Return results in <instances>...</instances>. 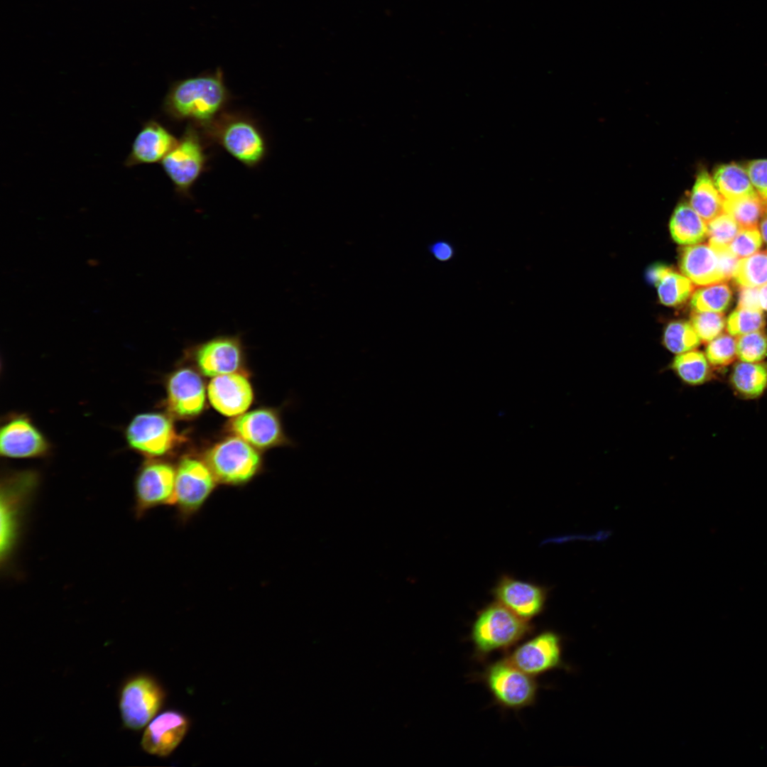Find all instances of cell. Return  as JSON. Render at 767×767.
<instances>
[{
  "label": "cell",
  "mask_w": 767,
  "mask_h": 767,
  "mask_svg": "<svg viewBox=\"0 0 767 767\" xmlns=\"http://www.w3.org/2000/svg\"><path fill=\"white\" fill-rule=\"evenodd\" d=\"M232 99L224 72H212L173 81L162 102L161 110L170 120L188 121L203 128L225 111Z\"/></svg>",
  "instance_id": "6da1fadb"
},
{
  "label": "cell",
  "mask_w": 767,
  "mask_h": 767,
  "mask_svg": "<svg viewBox=\"0 0 767 767\" xmlns=\"http://www.w3.org/2000/svg\"><path fill=\"white\" fill-rule=\"evenodd\" d=\"M200 129L207 142L217 143L249 168L259 165L267 156L266 135L257 121L248 114L224 111Z\"/></svg>",
  "instance_id": "7a4b0ae2"
},
{
  "label": "cell",
  "mask_w": 767,
  "mask_h": 767,
  "mask_svg": "<svg viewBox=\"0 0 767 767\" xmlns=\"http://www.w3.org/2000/svg\"><path fill=\"white\" fill-rule=\"evenodd\" d=\"M531 631L528 621L496 602L479 612L471 638L476 653L483 657L494 651L511 647Z\"/></svg>",
  "instance_id": "3957f363"
},
{
  "label": "cell",
  "mask_w": 767,
  "mask_h": 767,
  "mask_svg": "<svg viewBox=\"0 0 767 767\" xmlns=\"http://www.w3.org/2000/svg\"><path fill=\"white\" fill-rule=\"evenodd\" d=\"M207 142L200 129L188 124L175 146L161 163L180 197H191L192 187L206 170L209 161Z\"/></svg>",
  "instance_id": "277c9868"
},
{
  "label": "cell",
  "mask_w": 767,
  "mask_h": 767,
  "mask_svg": "<svg viewBox=\"0 0 767 767\" xmlns=\"http://www.w3.org/2000/svg\"><path fill=\"white\" fill-rule=\"evenodd\" d=\"M205 462L218 483L231 486L247 484L261 467L257 451L238 436L214 445L206 453Z\"/></svg>",
  "instance_id": "5b68a950"
},
{
  "label": "cell",
  "mask_w": 767,
  "mask_h": 767,
  "mask_svg": "<svg viewBox=\"0 0 767 767\" xmlns=\"http://www.w3.org/2000/svg\"><path fill=\"white\" fill-rule=\"evenodd\" d=\"M217 483L205 462L189 457L180 461L175 473L174 503L180 523L188 522L198 513Z\"/></svg>",
  "instance_id": "8992f818"
},
{
  "label": "cell",
  "mask_w": 767,
  "mask_h": 767,
  "mask_svg": "<svg viewBox=\"0 0 767 767\" xmlns=\"http://www.w3.org/2000/svg\"><path fill=\"white\" fill-rule=\"evenodd\" d=\"M483 680L496 702L505 708L518 709L534 703L538 683L506 658L489 665Z\"/></svg>",
  "instance_id": "52a82bcc"
},
{
  "label": "cell",
  "mask_w": 767,
  "mask_h": 767,
  "mask_svg": "<svg viewBox=\"0 0 767 767\" xmlns=\"http://www.w3.org/2000/svg\"><path fill=\"white\" fill-rule=\"evenodd\" d=\"M738 260L729 249L716 251L709 244L700 243L681 249L679 266L694 285L705 286L731 278Z\"/></svg>",
  "instance_id": "ba28073f"
},
{
  "label": "cell",
  "mask_w": 767,
  "mask_h": 767,
  "mask_svg": "<svg viewBox=\"0 0 767 767\" xmlns=\"http://www.w3.org/2000/svg\"><path fill=\"white\" fill-rule=\"evenodd\" d=\"M176 469L168 463L144 464L134 482V512L137 518L161 506H174Z\"/></svg>",
  "instance_id": "9c48e42d"
},
{
  "label": "cell",
  "mask_w": 767,
  "mask_h": 767,
  "mask_svg": "<svg viewBox=\"0 0 767 767\" xmlns=\"http://www.w3.org/2000/svg\"><path fill=\"white\" fill-rule=\"evenodd\" d=\"M129 447L147 457H160L175 445L178 436L168 417L158 413L134 416L125 430Z\"/></svg>",
  "instance_id": "30bf717a"
},
{
  "label": "cell",
  "mask_w": 767,
  "mask_h": 767,
  "mask_svg": "<svg viewBox=\"0 0 767 767\" xmlns=\"http://www.w3.org/2000/svg\"><path fill=\"white\" fill-rule=\"evenodd\" d=\"M36 484L37 476L29 471L11 473L1 483V558L8 555L13 546L20 513Z\"/></svg>",
  "instance_id": "8fae6325"
},
{
  "label": "cell",
  "mask_w": 767,
  "mask_h": 767,
  "mask_svg": "<svg viewBox=\"0 0 767 767\" xmlns=\"http://www.w3.org/2000/svg\"><path fill=\"white\" fill-rule=\"evenodd\" d=\"M164 695L153 679L138 676L129 680L123 687L119 702L124 726L138 730L145 727L160 709Z\"/></svg>",
  "instance_id": "7c38bea8"
},
{
  "label": "cell",
  "mask_w": 767,
  "mask_h": 767,
  "mask_svg": "<svg viewBox=\"0 0 767 767\" xmlns=\"http://www.w3.org/2000/svg\"><path fill=\"white\" fill-rule=\"evenodd\" d=\"M49 443L26 416L16 415L7 419L0 430V453L8 458H35L45 456Z\"/></svg>",
  "instance_id": "4fadbf2b"
},
{
  "label": "cell",
  "mask_w": 767,
  "mask_h": 767,
  "mask_svg": "<svg viewBox=\"0 0 767 767\" xmlns=\"http://www.w3.org/2000/svg\"><path fill=\"white\" fill-rule=\"evenodd\" d=\"M505 658L527 674L536 676L561 665L560 638L553 631H543L518 646Z\"/></svg>",
  "instance_id": "5bb4252c"
},
{
  "label": "cell",
  "mask_w": 767,
  "mask_h": 767,
  "mask_svg": "<svg viewBox=\"0 0 767 767\" xmlns=\"http://www.w3.org/2000/svg\"><path fill=\"white\" fill-rule=\"evenodd\" d=\"M233 432L253 447L268 448L293 445L284 432L279 413L259 409L236 417L232 424Z\"/></svg>",
  "instance_id": "9a60e30c"
},
{
  "label": "cell",
  "mask_w": 767,
  "mask_h": 767,
  "mask_svg": "<svg viewBox=\"0 0 767 767\" xmlns=\"http://www.w3.org/2000/svg\"><path fill=\"white\" fill-rule=\"evenodd\" d=\"M493 592L497 602L527 621L543 611L547 598L545 587L507 575L499 580Z\"/></svg>",
  "instance_id": "2e32d148"
},
{
  "label": "cell",
  "mask_w": 767,
  "mask_h": 767,
  "mask_svg": "<svg viewBox=\"0 0 767 767\" xmlns=\"http://www.w3.org/2000/svg\"><path fill=\"white\" fill-rule=\"evenodd\" d=\"M178 139L156 119L144 121L136 136L124 165L133 168L161 162L173 150Z\"/></svg>",
  "instance_id": "e0dca14e"
},
{
  "label": "cell",
  "mask_w": 767,
  "mask_h": 767,
  "mask_svg": "<svg viewBox=\"0 0 767 767\" xmlns=\"http://www.w3.org/2000/svg\"><path fill=\"white\" fill-rule=\"evenodd\" d=\"M195 355L202 374L215 377L236 372L241 364L243 349L239 337L220 336L198 345Z\"/></svg>",
  "instance_id": "ac0fdd59"
},
{
  "label": "cell",
  "mask_w": 767,
  "mask_h": 767,
  "mask_svg": "<svg viewBox=\"0 0 767 767\" xmlns=\"http://www.w3.org/2000/svg\"><path fill=\"white\" fill-rule=\"evenodd\" d=\"M167 406L179 417H191L203 409L205 389L200 376L190 369L175 371L167 384Z\"/></svg>",
  "instance_id": "d6986e66"
},
{
  "label": "cell",
  "mask_w": 767,
  "mask_h": 767,
  "mask_svg": "<svg viewBox=\"0 0 767 767\" xmlns=\"http://www.w3.org/2000/svg\"><path fill=\"white\" fill-rule=\"evenodd\" d=\"M207 393L213 407L227 416L241 415L253 399L249 381L236 372L214 377L209 384Z\"/></svg>",
  "instance_id": "ffe728a7"
},
{
  "label": "cell",
  "mask_w": 767,
  "mask_h": 767,
  "mask_svg": "<svg viewBox=\"0 0 767 767\" xmlns=\"http://www.w3.org/2000/svg\"><path fill=\"white\" fill-rule=\"evenodd\" d=\"M187 728V720L182 714L164 712L148 724L141 739L142 748L150 754L168 756L181 742Z\"/></svg>",
  "instance_id": "44dd1931"
},
{
  "label": "cell",
  "mask_w": 767,
  "mask_h": 767,
  "mask_svg": "<svg viewBox=\"0 0 767 767\" xmlns=\"http://www.w3.org/2000/svg\"><path fill=\"white\" fill-rule=\"evenodd\" d=\"M670 231L672 238L679 244H700L707 237V223L690 204L682 203L672 214Z\"/></svg>",
  "instance_id": "7402d4cb"
},
{
  "label": "cell",
  "mask_w": 767,
  "mask_h": 767,
  "mask_svg": "<svg viewBox=\"0 0 767 767\" xmlns=\"http://www.w3.org/2000/svg\"><path fill=\"white\" fill-rule=\"evenodd\" d=\"M724 199L706 170L701 171L695 180L690 205L707 223L724 212Z\"/></svg>",
  "instance_id": "603a6c76"
},
{
  "label": "cell",
  "mask_w": 767,
  "mask_h": 767,
  "mask_svg": "<svg viewBox=\"0 0 767 767\" xmlns=\"http://www.w3.org/2000/svg\"><path fill=\"white\" fill-rule=\"evenodd\" d=\"M712 180L724 200H734L758 193L746 169L735 163L724 164L717 168Z\"/></svg>",
  "instance_id": "cb8c5ba5"
},
{
  "label": "cell",
  "mask_w": 767,
  "mask_h": 767,
  "mask_svg": "<svg viewBox=\"0 0 767 767\" xmlns=\"http://www.w3.org/2000/svg\"><path fill=\"white\" fill-rule=\"evenodd\" d=\"M734 391L746 398L761 396L767 388V365L761 362L736 363L730 376Z\"/></svg>",
  "instance_id": "d4e9b609"
},
{
  "label": "cell",
  "mask_w": 767,
  "mask_h": 767,
  "mask_svg": "<svg viewBox=\"0 0 767 767\" xmlns=\"http://www.w3.org/2000/svg\"><path fill=\"white\" fill-rule=\"evenodd\" d=\"M670 369L683 383L690 386L701 385L710 377L709 363L705 354L695 349L677 354Z\"/></svg>",
  "instance_id": "484cf974"
},
{
  "label": "cell",
  "mask_w": 767,
  "mask_h": 767,
  "mask_svg": "<svg viewBox=\"0 0 767 767\" xmlns=\"http://www.w3.org/2000/svg\"><path fill=\"white\" fill-rule=\"evenodd\" d=\"M723 210L731 215L741 228L758 227L767 212V199L757 193L734 200H724Z\"/></svg>",
  "instance_id": "4316f807"
},
{
  "label": "cell",
  "mask_w": 767,
  "mask_h": 767,
  "mask_svg": "<svg viewBox=\"0 0 767 767\" xmlns=\"http://www.w3.org/2000/svg\"><path fill=\"white\" fill-rule=\"evenodd\" d=\"M731 278L740 288H758L767 283V250L739 259Z\"/></svg>",
  "instance_id": "83f0119b"
},
{
  "label": "cell",
  "mask_w": 767,
  "mask_h": 767,
  "mask_svg": "<svg viewBox=\"0 0 767 767\" xmlns=\"http://www.w3.org/2000/svg\"><path fill=\"white\" fill-rule=\"evenodd\" d=\"M732 300L731 288L725 282L702 286L693 292L690 305L693 310L723 312Z\"/></svg>",
  "instance_id": "f1b7e54d"
},
{
  "label": "cell",
  "mask_w": 767,
  "mask_h": 767,
  "mask_svg": "<svg viewBox=\"0 0 767 767\" xmlns=\"http://www.w3.org/2000/svg\"><path fill=\"white\" fill-rule=\"evenodd\" d=\"M662 304L674 307L685 303L694 292L693 283L682 273L671 268L662 276L656 285Z\"/></svg>",
  "instance_id": "f546056e"
},
{
  "label": "cell",
  "mask_w": 767,
  "mask_h": 767,
  "mask_svg": "<svg viewBox=\"0 0 767 767\" xmlns=\"http://www.w3.org/2000/svg\"><path fill=\"white\" fill-rule=\"evenodd\" d=\"M663 342L669 352L679 354L696 349L701 340L690 322L677 320L665 327Z\"/></svg>",
  "instance_id": "4dcf8cb0"
},
{
  "label": "cell",
  "mask_w": 767,
  "mask_h": 767,
  "mask_svg": "<svg viewBox=\"0 0 767 767\" xmlns=\"http://www.w3.org/2000/svg\"><path fill=\"white\" fill-rule=\"evenodd\" d=\"M740 229L735 219L723 212L707 222L709 245L716 251L728 249Z\"/></svg>",
  "instance_id": "1f68e13d"
},
{
  "label": "cell",
  "mask_w": 767,
  "mask_h": 767,
  "mask_svg": "<svg viewBox=\"0 0 767 767\" xmlns=\"http://www.w3.org/2000/svg\"><path fill=\"white\" fill-rule=\"evenodd\" d=\"M727 330L734 337L763 330L766 319L762 310L736 308L728 317Z\"/></svg>",
  "instance_id": "d6a6232c"
},
{
  "label": "cell",
  "mask_w": 767,
  "mask_h": 767,
  "mask_svg": "<svg viewBox=\"0 0 767 767\" xmlns=\"http://www.w3.org/2000/svg\"><path fill=\"white\" fill-rule=\"evenodd\" d=\"M736 341L741 361L761 362L767 357V334L763 330L736 337Z\"/></svg>",
  "instance_id": "836d02e7"
},
{
  "label": "cell",
  "mask_w": 767,
  "mask_h": 767,
  "mask_svg": "<svg viewBox=\"0 0 767 767\" xmlns=\"http://www.w3.org/2000/svg\"><path fill=\"white\" fill-rule=\"evenodd\" d=\"M705 356L712 366L722 368L729 365L737 358L736 338L729 333L720 334L708 342Z\"/></svg>",
  "instance_id": "e575fe53"
},
{
  "label": "cell",
  "mask_w": 767,
  "mask_h": 767,
  "mask_svg": "<svg viewBox=\"0 0 767 767\" xmlns=\"http://www.w3.org/2000/svg\"><path fill=\"white\" fill-rule=\"evenodd\" d=\"M690 322L701 342L708 343L722 334L726 320L723 312L693 310Z\"/></svg>",
  "instance_id": "d590c367"
},
{
  "label": "cell",
  "mask_w": 767,
  "mask_h": 767,
  "mask_svg": "<svg viewBox=\"0 0 767 767\" xmlns=\"http://www.w3.org/2000/svg\"><path fill=\"white\" fill-rule=\"evenodd\" d=\"M762 239L758 227L741 228L730 243L729 250L739 259L748 257L760 249Z\"/></svg>",
  "instance_id": "8d00e7d4"
},
{
  "label": "cell",
  "mask_w": 767,
  "mask_h": 767,
  "mask_svg": "<svg viewBox=\"0 0 767 767\" xmlns=\"http://www.w3.org/2000/svg\"><path fill=\"white\" fill-rule=\"evenodd\" d=\"M745 169L756 191L767 199V159L751 161Z\"/></svg>",
  "instance_id": "74e56055"
},
{
  "label": "cell",
  "mask_w": 767,
  "mask_h": 767,
  "mask_svg": "<svg viewBox=\"0 0 767 767\" xmlns=\"http://www.w3.org/2000/svg\"><path fill=\"white\" fill-rule=\"evenodd\" d=\"M428 253L436 261L447 263L452 260L456 254L455 246L448 240L438 239L428 245Z\"/></svg>",
  "instance_id": "f35d334b"
},
{
  "label": "cell",
  "mask_w": 767,
  "mask_h": 767,
  "mask_svg": "<svg viewBox=\"0 0 767 767\" xmlns=\"http://www.w3.org/2000/svg\"><path fill=\"white\" fill-rule=\"evenodd\" d=\"M737 308L762 310L758 296V288H741Z\"/></svg>",
  "instance_id": "ab89813d"
},
{
  "label": "cell",
  "mask_w": 767,
  "mask_h": 767,
  "mask_svg": "<svg viewBox=\"0 0 767 767\" xmlns=\"http://www.w3.org/2000/svg\"><path fill=\"white\" fill-rule=\"evenodd\" d=\"M670 267L664 264L656 263L650 266L646 273L648 281L653 283L655 285L658 283L662 276L669 270Z\"/></svg>",
  "instance_id": "60d3db41"
},
{
  "label": "cell",
  "mask_w": 767,
  "mask_h": 767,
  "mask_svg": "<svg viewBox=\"0 0 767 767\" xmlns=\"http://www.w3.org/2000/svg\"><path fill=\"white\" fill-rule=\"evenodd\" d=\"M758 296L762 310L767 311V283L758 287Z\"/></svg>",
  "instance_id": "b9f144b4"
},
{
  "label": "cell",
  "mask_w": 767,
  "mask_h": 767,
  "mask_svg": "<svg viewBox=\"0 0 767 767\" xmlns=\"http://www.w3.org/2000/svg\"><path fill=\"white\" fill-rule=\"evenodd\" d=\"M760 232L763 240L767 244V212L761 220Z\"/></svg>",
  "instance_id": "7bdbcfd3"
}]
</instances>
